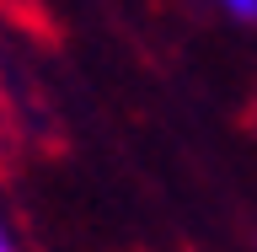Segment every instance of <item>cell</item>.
<instances>
[{
	"label": "cell",
	"instance_id": "1",
	"mask_svg": "<svg viewBox=\"0 0 257 252\" xmlns=\"http://www.w3.org/2000/svg\"><path fill=\"white\" fill-rule=\"evenodd\" d=\"M230 27H257V0H209Z\"/></svg>",
	"mask_w": 257,
	"mask_h": 252
},
{
	"label": "cell",
	"instance_id": "2",
	"mask_svg": "<svg viewBox=\"0 0 257 252\" xmlns=\"http://www.w3.org/2000/svg\"><path fill=\"white\" fill-rule=\"evenodd\" d=\"M0 252H27V241H22V231H16V220L6 215V204H0Z\"/></svg>",
	"mask_w": 257,
	"mask_h": 252
}]
</instances>
